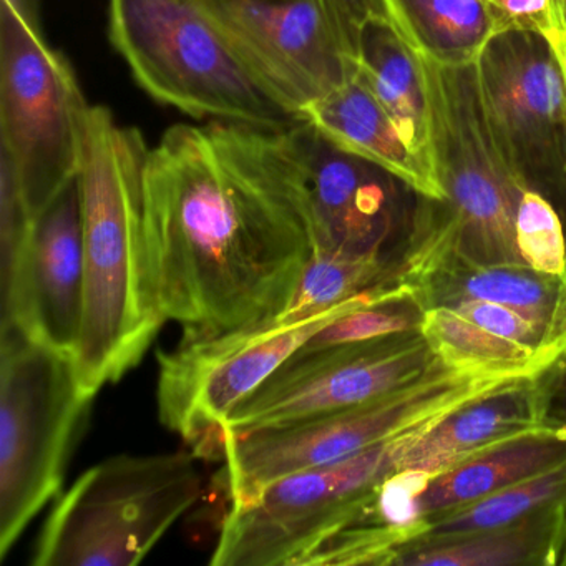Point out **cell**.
<instances>
[{"mask_svg": "<svg viewBox=\"0 0 566 566\" xmlns=\"http://www.w3.org/2000/svg\"><path fill=\"white\" fill-rule=\"evenodd\" d=\"M543 426L535 377L463 403L410 433L396 472L432 476L503 440Z\"/></svg>", "mask_w": 566, "mask_h": 566, "instance_id": "17", "label": "cell"}, {"mask_svg": "<svg viewBox=\"0 0 566 566\" xmlns=\"http://www.w3.org/2000/svg\"><path fill=\"white\" fill-rule=\"evenodd\" d=\"M306 184L313 251L343 256L406 253L413 211L406 184L331 144L310 122L284 128Z\"/></svg>", "mask_w": 566, "mask_h": 566, "instance_id": "14", "label": "cell"}, {"mask_svg": "<svg viewBox=\"0 0 566 566\" xmlns=\"http://www.w3.org/2000/svg\"><path fill=\"white\" fill-rule=\"evenodd\" d=\"M284 128L175 125L148 150V277L165 323L185 336L274 323L293 300L314 240Z\"/></svg>", "mask_w": 566, "mask_h": 566, "instance_id": "1", "label": "cell"}, {"mask_svg": "<svg viewBox=\"0 0 566 566\" xmlns=\"http://www.w3.org/2000/svg\"><path fill=\"white\" fill-rule=\"evenodd\" d=\"M543 426L566 430V354L535 377Z\"/></svg>", "mask_w": 566, "mask_h": 566, "instance_id": "30", "label": "cell"}, {"mask_svg": "<svg viewBox=\"0 0 566 566\" xmlns=\"http://www.w3.org/2000/svg\"><path fill=\"white\" fill-rule=\"evenodd\" d=\"M566 500L516 522L450 538L419 539L397 552L396 566H558Z\"/></svg>", "mask_w": 566, "mask_h": 566, "instance_id": "21", "label": "cell"}, {"mask_svg": "<svg viewBox=\"0 0 566 566\" xmlns=\"http://www.w3.org/2000/svg\"><path fill=\"white\" fill-rule=\"evenodd\" d=\"M528 377L462 369L442 360L400 389L360 406L286 426L223 432L231 506L253 502L268 485L336 462L442 419L463 403Z\"/></svg>", "mask_w": 566, "mask_h": 566, "instance_id": "4", "label": "cell"}, {"mask_svg": "<svg viewBox=\"0 0 566 566\" xmlns=\"http://www.w3.org/2000/svg\"><path fill=\"white\" fill-rule=\"evenodd\" d=\"M422 317V307L410 297V294H387L331 321L326 327L317 331L301 350L310 353L339 344L359 343L420 329Z\"/></svg>", "mask_w": 566, "mask_h": 566, "instance_id": "26", "label": "cell"}, {"mask_svg": "<svg viewBox=\"0 0 566 566\" xmlns=\"http://www.w3.org/2000/svg\"><path fill=\"white\" fill-rule=\"evenodd\" d=\"M420 333L443 364L462 369L536 377L556 363L536 347L473 323L453 307L440 306L423 311Z\"/></svg>", "mask_w": 566, "mask_h": 566, "instance_id": "23", "label": "cell"}, {"mask_svg": "<svg viewBox=\"0 0 566 566\" xmlns=\"http://www.w3.org/2000/svg\"><path fill=\"white\" fill-rule=\"evenodd\" d=\"M563 224H565V237H566V208H565V211H563Z\"/></svg>", "mask_w": 566, "mask_h": 566, "instance_id": "34", "label": "cell"}, {"mask_svg": "<svg viewBox=\"0 0 566 566\" xmlns=\"http://www.w3.org/2000/svg\"><path fill=\"white\" fill-rule=\"evenodd\" d=\"M558 566H566V520H565V535H563L562 552H559Z\"/></svg>", "mask_w": 566, "mask_h": 566, "instance_id": "33", "label": "cell"}, {"mask_svg": "<svg viewBox=\"0 0 566 566\" xmlns=\"http://www.w3.org/2000/svg\"><path fill=\"white\" fill-rule=\"evenodd\" d=\"M565 500L566 462L548 472L500 490L485 499L427 520L426 532L413 542L450 538V536L469 535V533L509 525L543 506L565 502Z\"/></svg>", "mask_w": 566, "mask_h": 566, "instance_id": "25", "label": "cell"}, {"mask_svg": "<svg viewBox=\"0 0 566 566\" xmlns=\"http://www.w3.org/2000/svg\"><path fill=\"white\" fill-rule=\"evenodd\" d=\"M331 144L392 174L427 200H446L439 177L427 170L400 138L389 115L359 77L311 104L301 115Z\"/></svg>", "mask_w": 566, "mask_h": 566, "instance_id": "19", "label": "cell"}, {"mask_svg": "<svg viewBox=\"0 0 566 566\" xmlns=\"http://www.w3.org/2000/svg\"><path fill=\"white\" fill-rule=\"evenodd\" d=\"M403 254L343 256L313 251L290 306L274 323H300L370 291L403 284Z\"/></svg>", "mask_w": 566, "mask_h": 566, "instance_id": "24", "label": "cell"}, {"mask_svg": "<svg viewBox=\"0 0 566 566\" xmlns=\"http://www.w3.org/2000/svg\"><path fill=\"white\" fill-rule=\"evenodd\" d=\"M566 462V430L538 427L427 476L413 496L420 522L443 515Z\"/></svg>", "mask_w": 566, "mask_h": 566, "instance_id": "20", "label": "cell"}, {"mask_svg": "<svg viewBox=\"0 0 566 566\" xmlns=\"http://www.w3.org/2000/svg\"><path fill=\"white\" fill-rule=\"evenodd\" d=\"M357 77L389 115L410 154L439 177L426 72L413 45L389 19H376L364 28Z\"/></svg>", "mask_w": 566, "mask_h": 566, "instance_id": "18", "label": "cell"}, {"mask_svg": "<svg viewBox=\"0 0 566 566\" xmlns=\"http://www.w3.org/2000/svg\"><path fill=\"white\" fill-rule=\"evenodd\" d=\"M2 6L11 9L29 28L42 34L41 0H2Z\"/></svg>", "mask_w": 566, "mask_h": 566, "instance_id": "31", "label": "cell"}, {"mask_svg": "<svg viewBox=\"0 0 566 566\" xmlns=\"http://www.w3.org/2000/svg\"><path fill=\"white\" fill-rule=\"evenodd\" d=\"M403 283L423 311L465 301L502 304L545 327L566 354V274L539 273L526 264H479L453 253L412 258Z\"/></svg>", "mask_w": 566, "mask_h": 566, "instance_id": "16", "label": "cell"}, {"mask_svg": "<svg viewBox=\"0 0 566 566\" xmlns=\"http://www.w3.org/2000/svg\"><path fill=\"white\" fill-rule=\"evenodd\" d=\"M150 148L107 107L85 120V296L75 373L91 397L130 373L165 319L155 303L144 240V168Z\"/></svg>", "mask_w": 566, "mask_h": 566, "instance_id": "2", "label": "cell"}, {"mask_svg": "<svg viewBox=\"0 0 566 566\" xmlns=\"http://www.w3.org/2000/svg\"><path fill=\"white\" fill-rule=\"evenodd\" d=\"M384 8L407 42L446 65L475 64L505 31L493 0H384Z\"/></svg>", "mask_w": 566, "mask_h": 566, "instance_id": "22", "label": "cell"}, {"mask_svg": "<svg viewBox=\"0 0 566 566\" xmlns=\"http://www.w3.org/2000/svg\"><path fill=\"white\" fill-rule=\"evenodd\" d=\"M92 400L74 357L0 331V559L61 490Z\"/></svg>", "mask_w": 566, "mask_h": 566, "instance_id": "7", "label": "cell"}, {"mask_svg": "<svg viewBox=\"0 0 566 566\" xmlns=\"http://www.w3.org/2000/svg\"><path fill=\"white\" fill-rule=\"evenodd\" d=\"M439 360L420 329L300 350L234 409L223 432L286 426L360 406L419 379Z\"/></svg>", "mask_w": 566, "mask_h": 566, "instance_id": "12", "label": "cell"}, {"mask_svg": "<svg viewBox=\"0 0 566 566\" xmlns=\"http://www.w3.org/2000/svg\"><path fill=\"white\" fill-rule=\"evenodd\" d=\"M413 49L429 87L446 200L419 197L407 256L453 253L479 264H525L516 244V213L533 187L490 124L475 64H440Z\"/></svg>", "mask_w": 566, "mask_h": 566, "instance_id": "3", "label": "cell"}, {"mask_svg": "<svg viewBox=\"0 0 566 566\" xmlns=\"http://www.w3.org/2000/svg\"><path fill=\"white\" fill-rule=\"evenodd\" d=\"M258 84L300 118L357 75L326 12L314 0H195Z\"/></svg>", "mask_w": 566, "mask_h": 566, "instance_id": "11", "label": "cell"}, {"mask_svg": "<svg viewBox=\"0 0 566 566\" xmlns=\"http://www.w3.org/2000/svg\"><path fill=\"white\" fill-rule=\"evenodd\" d=\"M201 495L203 475L187 452L102 460L49 513L32 565H138Z\"/></svg>", "mask_w": 566, "mask_h": 566, "instance_id": "5", "label": "cell"}, {"mask_svg": "<svg viewBox=\"0 0 566 566\" xmlns=\"http://www.w3.org/2000/svg\"><path fill=\"white\" fill-rule=\"evenodd\" d=\"M84 296V197L78 175L34 218L18 281L0 300V331H24L75 359Z\"/></svg>", "mask_w": 566, "mask_h": 566, "instance_id": "15", "label": "cell"}, {"mask_svg": "<svg viewBox=\"0 0 566 566\" xmlns=\"http://www.w3.org/2000/svg\"><path fill=\"white\" fill-rule=\"evenodd\" d=\"M413 430L347 459L291 473L248 505L231 506L211 565L300 566L396 472Z\"/></svg>", "mask_w": 566, "mask_h": 566, "instance_id": "10", "label": "cell"}, {"mask_svg": "<svg viewBox=\"0 0 566 566\" xmlns=\"http://www.w3.org/2000/svg\"><path fill=\"white\" fill-rule=\"evenodd\" d=\"M545 38L549 42L556 64H558L559 72H562L563 85H565L566 92V22L556 25Z\"/></svg>", "mask_w": 566, "mask_h": 566, "instance_id": "32", "label": "cell"}, {"mask_svg": "<svg viewBox=\"0 0 566 566\" xmlns=\"http://www.w3.org/2000/svg\"><path fill=\"white\" fill-rule=\"evenodd\" d=\"M34 217L25 203L14 167L0 154V277L2 297L8 296L18 281L22 258L31 237Z\"/></svg>", "mask_w": 566, "mask_h": 566, "instance_id": "28", "label": "cell"}, {"mask_svg": "<svg viewBox=\"0 0 566 566\" xmlns=\"http://www.w3.org/2000/svg\"><path fill=\"white\" fill-rule=\"evenodd\" d=\"M516 244L526 266L539 273L565 276V224L549 198L536 188H528L520 201Z\"/></svg>", "mask_w": 566, "mask_h": 566, "instance_id": "27", "label": "cell"}, {"mask_svg": "<svg viewBox=\"0 0 566 566\" xmlns=\"http://www.w3.org/2000/svg\"><path fill=\"white\" fill-rule=\"evenodd\" d=\"M402 284L370 291L336 310L300 323H270L210 336H185L158 357V416L190 443L195 455L217 457L228 417L331 321Z\"/></svg>", "mask_w": 566, "mask_h": 566, "instance_id": "9", "label": "cell"}, {"mask_svg": "<svg viewBox=\"0 0 566 566\" xmlns=\"http://www.w3.org/2000/svg\"><path fill=\"white\" fill-rule=\"evenodd\" d=\"M108 35L158 104L197 120L268 128L300 122L258 84L195 0H111Z\"/></svg>", "mask_w": 566, "mask_h": 566, "instance_id": "6", "label": "cell"}, {"mask_svg": "<svg viewBox=\"0 0 566 566\" xmlns=\"http://www.w3.org/2000/svg\"><path fill=\"white\" fill-rule=\"evenodd\" d=\"M343 39L344 45L357 61L364 28L376 19L387 18L384 0H314Z\"/></svg>", "mask_w": 566, "mask_h": 566, "instance_id": "29", "label": "cell"}, {"mask_svg": "<svg viewBox=\"0 0 566 566\" xmlns=\"http://www.w3.org/2000/svg\"><path fill=\"white\" fill-rule=\"evenodd\" d=\"M87 102L71 64L11 9H0V154L32 217L81 175Z\"/></svg>", "mask_w": 566, "mask_h": 566, "instance_id": "8", "label": "cell"}, {"mask_svg": "<svg viewBox=\"0 0 566 566\" xmlns=\"http://www.w3.org/2000/svg\"><path fill=\"white\" fill-rule=\"evenodd\" d=\"M480 97L513 164L543 195L566 184V92L549 42L509 29L475 62ZM548 197V195H546Z\"/></svg>", "mask_w": 566, "mask_h": 566, "instance_id": "13", "label": "cell"}]
</instances>
